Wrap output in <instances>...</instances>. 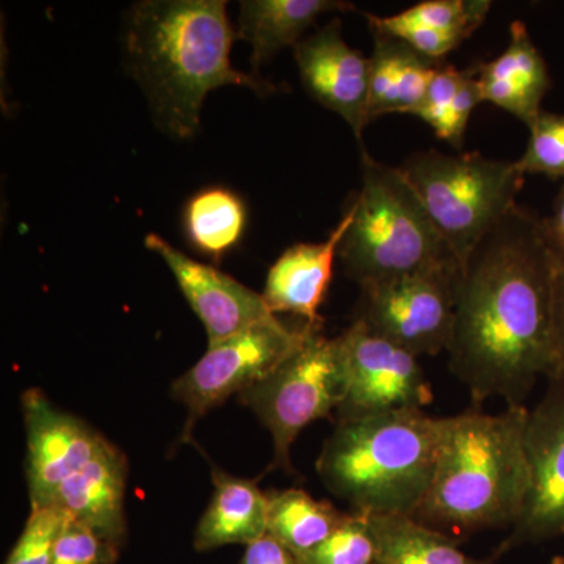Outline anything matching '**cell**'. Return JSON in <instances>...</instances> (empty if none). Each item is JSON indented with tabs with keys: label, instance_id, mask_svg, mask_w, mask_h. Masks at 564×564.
<instances>
[{
	"label": "cell",
	"instance_id": "6da1fadb",
	"mask_svg": "<svg viewBox=\"0 0 564 564\" xmlns=\"http://www.w3.org/2000/svg\"><path fill=\"white\" fill-rule=\"evenodd\" d=\"M562 265L544 218L516 206L462 263L455 282L452 372L474 406H525L558 369L555 299Z\"/></svg>",
	"mask_w": 564,
	"mask_h": 564
},
{
	"label": "cell",
	"instance_id": "7a4b0ae2",
	"mask_svg": "<svg viewBox=\"0 0 564 564\" xmlns=\"http://www.w3.org/2000/svg\"><path fill=\"white\" fill-rule=\"evenodd\" d=\"M225 0H147L132 7L126 51L159 124L187 140L199 131L204 99L220 87L278 91L270 82L231 65L239 39Z\"/></svg>",
	"mask_w": 564,
	"mask_h": 564
},
{
	"label": "cell",
	"instance_id": "3957f363",
	"mask_svg": "<svg viewBox=\"0 0 564 564\" xmlns=\"http://www.w3.org/2000/svg\"><path fill=\"white\" fill-rule=\"evenodd\" d=\"M527 415V406H507L500 414L473 406L443 417L432 484L411 518L456 541L513 527L530 489Z\"/></svg>",
	"mask_w": 564,
	"mask_h": 564
},
{
	"label": "cell",
	"instance_id": "277c9868",
	"mask_svg": "<svg viewBox=\"0 0 564 564\" xmlns=\"http://www.w3.org/2000/svg\"><path fill=\"white\" fill-rule=\"evenodd\" d=\"M443 417L399 410L337 421L317 474L328 491L364 514L413 516L436 467Z\"/></svg>",
	"mask_w": 564,
	"mask_h": 564
},
{
	"label": "cell",
	"instance_id": "5b68a950",
	"mask_svg": "<svg viewBox=\"0 0 564 564\" xmlns=\"http://www.w3.org/2000/svg\"><path fill=\"white\" fill-rule=\"evenodd\" d=\"M362 184L339 248L344 272L359 288L408 274L459 269L417 193L400 169L361 148Z\"/></svg>",
	"mask_w": 564,
	"mask_h": 564
},
{
	"label": "cell",
	"instance_id": "8992f818",
	"mask_svg": "<svg viewBox=\"0 0 564 564\" xmlns=\"http://www.w3.org/2000/svg\"><path fill=\"white\" fill-rule=\"evenodd\" d=\"M400 170L459 265L518 206L516 196L525 177L514 162L494 161L478 152H417Z\"/></svg>",
	"mask_w": 564,
	"mask_h": 564
},
{
	"label": "cell",
	"instance_id": "52a82bcc",
	"mask_svg": "<svg viewBox=\"0 0 564 564\" xmlns=\"http://www.w3.org/2000/svg\"><path fill=\"white\" fill-rule=\"evenodd\" d=\"M322 323H310L295 351L239 395L258 415L273 440L272 469L293 474L291 448L311 423L332 417L345 399V369L339 339L323 334Z\"/></svg>",
	"mask_w": 564,
	"mask_h": 564
},
{
	"label": "cell",
	"instance_id": "ba28073f",
	"mask_svg": "<svg viewBox=\"0 0 564 564\" xmlns=\"http://www.w3.org/2000/svg\"><path fill=\"white\" fill-rule=\"evenodd\" d=\"M307 325L304 322L299 328H291L276 317L209 345L206 355L172 384L173 399L188 411L181 440H191L199 419L232 393L240 395L272 373L302 345Z\"/></svg>",
	"mask_w": 564,
	"mask_h": 564
},
{
	"label": "cell",
	"instance_id": "9c48e42d",
	"mask_svg": "<svg viewBox=\"0 0 564 564\" xmlns=\"http://www.w3.org/2000/svg\"><path fill=\"white\" fill-rule=\"evenodd\" d=\"M459 269L408 274L364 285L356 321L417 358L447 351L454 334Z\"/></svg>",
	"mask_w": 564,
	"mask_h": 564
},
{
	"label": "cell",
	"instance_id": "30bf717a",
	"mask_svg": "<svg viewBox=\"0 0 564 564\" xmlns=\"http://www.w3.org/2000/svg\"><path fill=\"white\" fill-rule=\"evenodd\" d=\"M345 369V399L337 421L399 410H423L433 402L417 356L356 321L339 337Z\"/></svg>",
	"mask_w": 564,
	"mask_h": 564
},
{
	"label": "cell",
	"instance_id": "8fae6325",
	"mask_svg": "<svg viewBox=\"0 0 564 564\" xmlns=\"http://www.w3.org/2000/svg\"><path fill=\"white\" fill-rule=\"evenodd\" d=\"M545 391L525 423L530 489L511 534L500 545H518L564 536V367L545 380Z\"/></svg>",
	"mask_w": 564,
	"mask_h": 564
},
{
	"label": "cell",
	"instance_id": "7c38bea8",
	"mask_svg": "<svg viewBox=\"0 0 564 564\" xmlns=\"http://www.w3.org/2000/svg\"><path fill=\"white\" fill-rule=\"evenodd\" d=\"M28 433V484L31 508L47 507L66 478L101 451L106 437L76 415L57 410L40 389L21 397Z\"/></svg>",
	"mask_w": 564,
	"mask_h": 564
},
{
	"label": "cell",
	"instance_id": "4fadbf2b",
	"mask_svg": "<svg viewBox=\"0 0 564 564\" xmlns=\"http://www.w3.org/2000/svg\"><path fill=\"white\" fill-rule=\"evenodd\" d=\"M144 247L161 256L176 278L181 292L206 328L209 345L231 339L276 315L259 293L245 288L229 274L188 258L158 234L144 239Z\"/></svg>",
	"mask_w": 564,
	"mask_h": 564
},
{
	"label": "cell",
	"instance_id": "5bb4252c",
	"mask_svg": "<svg viewBox=\"0 0 564 564\" xmlns=\"http://www.w3.org/2000/svg\"><path fill=\"white\" fill-rule=\"evenodd\" d=\"M306 91L326 109L336 111L361 141L369 124V58L348 46L343 22L329 21L293 47Z\"/></svg>",
	"mask_w": 564,
	"mask_h": 564
},
{
	"label": "cell",
	"instance_id": "9a60e30c",
	"mask_svg": "<svg viewBox=\"0 0 564 564\" xmlns=\"http://www.w3.org/2000/svg\"><path fill=\"white\" fill-rule=\"evenodd\" d=\"M128 473V458L107 440L90 462L63 481L52 505L121 549L128 534L124 514Z\"/></svg>",
	"mask_w": 564,
	"mask_h": 564
},
{
	"label": "cell",
	"instance_id": "2e32d148",
	"mask_svg": "<svg viewBox=\"0 0 564 564\" xmlns=\"http://www.w3.org/2000/svg\"><path fill=\"white\" fill-rule=\"evenodd\" d=\"M352 214L350 204L325 242L293 245L273 263L262 296L274 315L293 314L307 323L323 322L318 310L332 284L334 262Z\"/></svg>",
	"mask_w": 564,
	"mask_h": 564
},
{
	"label": "cell",
	"instance_id": "e0dca14e",
	"mask_svg": "<svg viewBox=\"0 0 564 564\" xmlns=\"http://www.w3.org/2000/svg\"><path fill=\"white\" fill-rule=\"evenodd\" d=\"M477 79L481 102L507 110L527 126L543 111L541 104L551 88L547 63L522 21L511 24L507 50L478 66Z\"/></svg>",
	"mask_w": 564,
	"mask_h": 564
},
{
	"label": "cell",
	"instance_id": "ac0fdd59",
	"mask_svg": "<svg viewBox=\"0 0 564 564\" xmlns=\"http://www.w3.org/2000/svg\"><path fill=\"white\" fill-rule=\"evenodd\" d=\"M214 496L195 530L196 551L228 544L250 545L269 534V494L254 481L215 469Z\"/></svg>",
	"mask_w": 564,
	"mask_h": 564
},
{
	"label": "cell",
	"instance_id": "d6986e66",
	"mask_svg": "<svg viewBox=\"0 0 564 564\" xmlns=\"http://www.w3.org/2000/svg\"><path fill=\"white\" fill-rule=\"evenodd\" d=\"M369 57V120L389 113H408L422 102L440 62L419 54L403 41L372 33Z\"/></svg>",
	"mask_w": 564,
	"mask_h": 564
},
{
	"label": "cell",
	"instance_id": "ffe728a7",
	"mask_svg": "<svg viewBox=\"0 0 564 564\" xmlns=\"http://www.w3.org/2000/svg\"><path fill=\"white\" fill-rule=\"evenodd\" d=\"M355 10L352 3L340 0H247L240 2L237 36L251 44V69L256 76L262 63L282 47H295L322 14Z\"/></svg>",
	"mask_w": 564,
	"mask_h": 564
},
{
	"label": "cell",
	"instance_id": "44dd1931",
	"mask_svg": "<svg viewBox=\"0 0 564 564\" xmlns=\"http://www.w3.org/2000/svg\"><path fill=\"white\" fill-rule=\"evenodd\" d=\"M377 564H492L459 551L448 534L403 514H369Z\"/></svg>",
	"mask_w": 564,
	"mask_h": 564
},
{
	"label": "cell",
	"instance_id": "7402d4cb",
	"mask_svg": "<svg viewBox=\"0 0 564 564\" xmlns=\"http://www.w3.org/2000/svg\"><path fill=\"white\" fill-rule=\"evenodd\" d=\"M269 494V534L296 558L321 545L350 513L337 510L325 500L314 499L303 489Z\"/></svg>",
	"mask_w": 564,
	"mask_h": 564
},
{
	"label": "cell",
	"instance_id": "603a6c76",
	"mask_svg": "<svg viewBox=\"0 0 564 564\" xmlns=\"http://www.w3.org/2000/svg\"><path fill=\"white\" fill-rule=\"evenodd\" d=\"M184 225L196 250L220 259L242 239L247 210L239 196L210 188L193 196L185 209Z\"/></svg>",
	"mask_w": 564,
	"mask_h": 564
},
{
	"label": "cell",
	"instance_id": "cb8c5ba5",
	"mask_svg": "<svg viewBox=\"0 0 564 564\" xmlns=\"http://www.w3.org/2000/svg\"><path fill=\"white\" fill-rule=\"evenodd\" d=\"M296 560L300 564H377V541L369 514L350 511L328 540Z\"/></svg>",
	"mask_w": 564,
	"mask_h": 564
},
{
	"label": "cell",
	"instance_id": "d4e9b609",
	"mask_svg": "<svg viewBox=\"0 0 564 564\" xmlns=\"http://www.w3.org/2000/svg\"><path fill=\"white\" fill-rule=\"evenodd\" d=\"M491 6L489 0H426L397 17L410 24L456 33L467 40L484 24Z\"/></svg>",
	"mask_w": 564,
	"mask_h": 564
},
{
	"label": "cell",
	"instance_id": "484cf974",
	"mask_svg": "<svg viewBox=\"0 0 564 564\" xmlns=\"http://www.w3.org/2000/svg\"><path fill=\"white\" fill-rule=\"evenodd\" d=\"M529 143L516 163L522 174L564 181V115L541 111L529 126Z\"/></svg>",
	"mask_w": 564,
	"mask_h": 564
},
{
	"label": "cell",
	"instance_id": "4316f807",
	"mask_svg": "<svg viewBox=\"0 0 564 564\" xmlns=\"http://www.w3.org/2000/svg\"><path fill=\"white\" fill-rule=\"evenodd\" d=\"M66 516L55 505L31 508V516L6 564H52L55 541Z\"/></svg>",
	"mask_w": 564,
	"mask_h": 564
},
{
	"label": "cell",
	"instance_id": "83f0119b",
	"mask_svg": "<svg viewBox=\"0 0 564 564\" xmlns=\"http://www.w3.org/2000/svg\"><path fill=\"white\" fill-rule=\"evenodd\" d=\"M120 551L90 527L66 516L55 541L52 564H115L120 558Z\"/></svg>",
	"mask_w": 564,
	"mask_h": 564
},
{
	"label": "cell",
	"instance_id": "f1b7e54d",
	"mask_svg": "<svg viewBox=\"0 0 564 564\" xmlns=\"http://www.w3.org/2000/svg\"><path fill=\"white\" fill-rule=\"evenodd\" d=\"M466 69H456L455 66L444 65L434 74L432 84L426 90L425 98L410 115L421 118L432 126L434 133L443 128L445 118L455 101L456 93L466 79Z\"/></svg>",
	"mask_w": 564,
	"mask_h": 564
},
{
	"label": "cell",
	"instance_id": "f546056e",
	"mask_svg": "<svg viewBox=\"0 0 564 564\" xmlns=\"http://www.w3.org/2000/svg\"><path fill=\"white\" fill-rule=\"evenodd\" d=\"M477 74L478 66L467 68L466 79L456 93L455 101L452 104L447 118H445L443 128L436 132L437 139L448 141L456 150H462L470 115H473L475 107L481 104Z\"/></svg>",
	"mask_w": 564,
	"mask_h": 564
},
{
	"label": "cell",
	"instance_id": "4dcf8cb0",
	"mask_svg": "<svg viewBox=\"0 0 564 564\" xmlns=\"http://www.w3.org/2000/svg\"><path fill=\"white\" fill-rule=\"evenodd\" d=\"M240 564H300L289 549L267 534L261 540L247 545Z\"/></svg>",
	"mask_w": 564,
	"mask_h": 564
},
{
	"label": "cell",
	"instance_id": "1f68e13d",
	"mask_svg": "<svg viewBox=\"0 0 564 564\" xmlns=\"http://www.w3.org/2000/svg\"><path fill=\"white\" fill-rule=\"evenodd\" d=\"M544 228L564 272V184L556 195L552 214L544 218Z\"/></svg>",
	"mask_w": 564,
	"mask_h": 564
},
{
	"label": "cell",
	"instance_id": "d6a6232c",
	"mask_svg": "<svg viewBox=\"0 0 564 564\" xmlns=\"http://www.w3.org/2000/svg\"><path fill=\"white\" fill-rule=\"evenodd\" d=\"M555 334L556 351H558V369L564 367V272H560L558 282H556L555 299Z\"/></svg>",
	"mask_w": 564,
	"mask_h": 564
},
{
	"label": "cell",
	"instance_id": "836d02e7",
	"mask_svg": "<svg viewBox=\"0 0 564 564\" xmlns=\"http://www.w3.org/2000/svg\"><path fill=\"white\" fill-rule=\"evenodd\" d=\"M551 564H564V552L562 555H556Z\"/></svg>",
	"mask_w": 564,
	"mask_h": 564
}]
</instances>
